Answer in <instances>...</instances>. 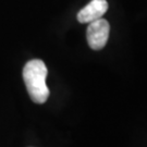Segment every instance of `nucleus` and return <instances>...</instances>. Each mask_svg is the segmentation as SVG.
Listing matches in <instances>:
<instances>
[{"mask_svg":"<svg viewBox=\"0 0 147 147\" xmlns=\"http://www.w3.org/2000/svg\"><path fill=\"white\" fill-rule=\"evenodd\" d=\"M47 73L46 64L39 59L28 61L23 69V79L28 95L36 104L46 102L50 94L49 88L46 85Z\"/></svg>","mask_w":147,"mask_h":147,"instance_id":"nucleus-1","label":"nucleus"},{"mask_svg":"<svg viewBox=\"0 0 147 147\" xmlns=\"http://www.w3.org/2000/svg\"><path fill=\"white\" fill-rule=\"evenodd\" d=\"M86 37L89 47L94 50H100L106 46L109 38L110 25L105 19H98L88 23Z\"/></svg>","mask_w":147,"mask_h":147,"instance_id":"nucleus-2","label":"nucleus"},{"mask_svg":"<svg viewBox=\"0 0 147 147\" xmlns=\"http://www.w3.org/2000/svg\"><path fill=\"white\" fill-rule=\"evenodd\" d=\"M108 10L107 0H92L78 13L80 23H90L100 19Z\"/></svg>","mask_w":147,"mask_h":147,"instance_id":"nucleus-3","label":"nucleus"}]
</instances>
